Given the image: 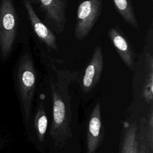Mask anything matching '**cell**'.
Here are the masks:
<instances>
[{
	"mask_svg": "<svg viewBox=\"0 0 153 153\" xmlns=\"http://www.w3.org/2000/svg\"><path fill=\"white\" fill-rule=\"evenodd\" d=\"M57 81H50L53 118L50 134L56 145L62 146L72 136L71 110L68 86L72 81V74L57 70Z\"/></svg>",
	"mask_w": 153,
	"mask_h": 153,
	"instance_id": "cell-1",
	"label": "cell"
},
{
	"mask_svg": "<svg viewBox=\"0 0 153 153\" xmlns=\"http://www.w3.org/2000/svg\"><path fill=\"white\" fill-rule=\"evenodd\" d=\"M14 74L20 101L26 118L28 120L36 87L37 74L32 54L26 47L20 55Z\"/></svg>",
	"mask_w": 153,
	"mask_h": 153,
	"instance_id": "cell-2",
	"label": "cell"
},
{
	"mask_svg": "<svg viewBox=\"0 0 153 153\" xmlns=\"http://www.w3.org/2000/svg\"><path fill=\"white\" fill-rule=\"evenodd\" d=\"M18 28L19 17L14 0H0V59L3 63L13 51Z\"/></svg>",
	"mask_w": 153,
	"mask_h": 153,
	"instance_id": "cell-3",
	"label": "cell"
},
{
	"mask_svg": "<svg viewBox=\"0 0 153 153\" xmlns=\"http://www.w3.org/2000/svg\"><path fill=\"white\" fill-rule=\"evenodd\" d=\"M102 11V0H79L76 11L74 35L82 41L90 33Z\"/></svg>",
	"mask_w": 153,
	"mask_h": 153,
	"instance_id": "cell-4",
	"label": "cell"
},
{
	"mask_svg": "<svg viewBox=\"0 0 153 153\" xmlns=\"http://www.w3.org/2000/svg\"><path fill=\"white\" fill-rule=\"evenodd\" d=\"M39 4L44 17L42 22L53 33H62L66 23L68 0H39Z\"/></svg>",
	"mask_w": 153,
	"mask_h": 153,
	"instance_id": "cell-5",
	"label": "cell"
},
{
	"mask_svg": "<svg viewBox=\"0 0 153 153\" xmlns=\"http://www.w3.org/2000/svg\"><path fill=\"white\" fill-rule=\"evenodd\" d=\"M108 36L124 64L133 71L136 62L135 51L127 36L118 26H112L108 31Z\"/></svg>",
	"mask_w": 153,
	"mask_h": 153,
	"instance_id": "cell-6",
	"label": "cell"
},
{
	"mask_svg": "<svg viewBox=\"0 0 153 153\" xmlns=\"http://www.w3.org/2000/svg\"><path fill=\"white\" fill-rule=\"evenodd\" d=\"M103 68V54L100 46L95 47L92 56L87 63L81 83L83 92L91 91L98 84Z\"/></svg>",
	"mask_w": 153,
	"mask_h": 153,
	"instance_id": "cell-7",
	"label": "cell"
},
{
	"mask_svg": "<svg viewBox=\"0 0 153 153\" xmlns=\"http://www.w3.org/2000/svg\"><path fill=\"white\" fill-rule=\"evenodd\" d=\"M30 25L40 41L51 50H58L57 37L47 26L39 18L29 0H22Z\"/></svg>",
	"mask_w": 153,
	"mask_h": 153,
	"instance_id": "cell-8",
	"label": "cell"
},
{
	"mask_svg": "<svg viewBox=\"0 0 153 153\" xmlns=\"http://www.w3.org/2000/svg\"><path fill=\"white\" fill-rule=\"evenodd\" d=\"M103 136V130L102 127L100 104L97 103L94 106L88 123L86 145L87 152L93 153L101 145Z\"/></svg>",
	"mask_w": 153,
	"mask_h": 153,
	"instance_id": "cell-9",
	"label": "cell"
},
{
	"mask_svg": "<svg viewBox=\"0 0 153 153\" xmlns=\"http://www.w3.org/2000/svg\"><path fill=\"white\" fill-rule=\"evenodd\" d=\"M114 8L123 20L132 27L137 28L139 23L131 0H112Z\"/></svg>",
	"mask_w": 153,
	"mask_h": 153,
	"instance_id": "cell-10",
	"label": "cell"
},
{
	"mask_svg": "<svg viewBox=\"0 0 153 153\" xmlns=\"http://www.w3.org/2000/svg\"><path fill=\"white\" fill-rule=\"evenodd\" d=\"M137 128L135 123L125 127L122 134L120 153H134L137 146L136 134Z\"/></svg>",
	"mask_w": 153,
	"mask_h": 153,
	"instance_id": "cell-11",
	"label": "cell"
},
{
	"mask_svg": "<svg viewBox=\"0 0 153 153\" xmlns=\"http://www.w3.org/2000/svg\"><path fill=\"white\" fill-rule=\"evenodd\" d=\"M34 123L37 137L40 142H42L44 139L48 126V120L44 105L42 103H40L37 109L35 116Z\"/></svg>",
	"mask_w": 153,
	"mask_h": 153,
	"instance_id": "cell-12",
	"label": "cell"
},
{
	"mask_svg": "<svg viewBox=\"0 0 153 153\" xmlns=\"http://www.w3.org/2000/svg\"><path fill=\"white\" fill-rule=\"evenodd\" d=\"M134 153H153V152L146 145L137 142V146Z\"/></svg>",
	"mask_w": 153,
	"mask_h": 153,
	"instance_id": "cell-13",
	"label": "cell"
},
{
	"mask_svg": "<svg viewBox=\"0 0 153 153\" xmlns=\"http://www.w3.org/2000/svg\"><path fill=\"white\" fill-rule=\"evenodd\" d=\"M30 2L32 4H39V0H29Z\"/></svg>",
	"mask_w": 153,
	"mask_h": 153,
	"instance_id": "cell-14",
	"label": "cell"
},
{
	"mask_svg": "<svg viewBox=\"0 0 153 153\" xmlns=\"http://www.w3.org/2000/svg\"><path fill=\"white\" fill-rule=\"evenodd\" d=\"M93 153H95V152H93ZM111 153H112V152H111Z\"/></svg>",
	"mask_w": 153,
	"mask_h": 153,
	"instance_id": "cell-15",
	"label": "cell"
}]
</instances>
